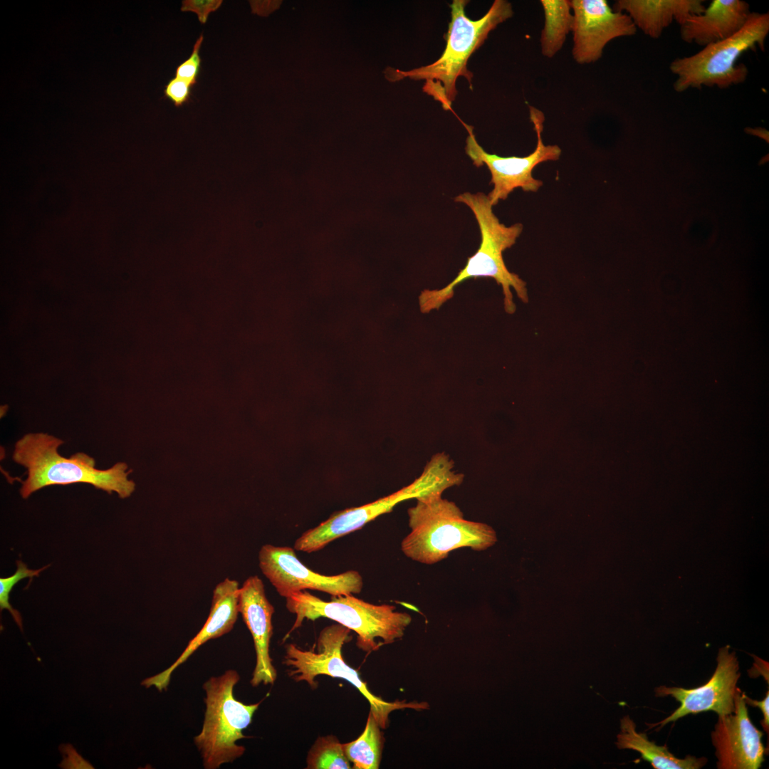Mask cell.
Here are the masks:
<instances>
[{"mask_svg":"<svg viewBox=\"0 0 769 769\" xmlns=\"http://www.w3.org/2000/svg\"><path fill=\"white\" fill-rule=\"evenodd\" d=\"M466 0H454L449 5L451 21L444 36L446 46L441 56L431 64L410 70L387 67L384 76L390 82L409 78L425 83L422 90L438 101L444 110L452 111L457 95L456 83L464 77L473 89V73L467 68L470 56L478 49L491 31L513 16L511 4L506 0H495L488 11L479 19L473 20L465 13Z\"/></svg>","mask_w":769,"mask_h":769,"instance_id":"obj_1","label":"cell"},{"mask_svg":"<svg viewBox=\"0 0 769 769\" xmlns=\"http://www.w3.org/2000/svg\"><path fill=\"white\" fill-rule=\"evenodd\" d=\"M63 440L46 433H28L15 445L13 461L26 469L27 477L21 481L20 494L28 498L46 486L83 483L109 494L116 493L121 498L135 491V483L128 479L127 466L118 462L105 470L95 466L94 458L78 452L68 458L58 453Z\"/></svg>","mask_w":769,"mask_h":769,"instance_id":"obj_2","label":"cell"},{"mask_svg":"<svg viewBox=\"0 0 769 769\" xmlns=\"http://www.w3.org/2000/svg\"><path fill=\"white\" fill-rule=\"evenodd\" d=\"M455 202L467 205L474 213L481 233V243L476 252L467 259L466 264L455 278L439 290H424L419 297L422 313L439 309L451 299L456 286L472 278H493L501 286L504 308L513 313L516 305L511 288L523 301L528 300L525 283L516 273L510 272L503 261V252L511 247L523 231L521 224L507 226L501 224L493 211V205L483 192H464L454 198Z\"/></svg>","mask_w":769,"mask_h":769,"instance_id":"obj_3","label":"cell"},{"mask_svg":"<svg viewBox=\"0 0 769 769\" xmlns=\"http://www.w3.org/2000/svg\"><path fill=\"white\" fill-rule=\"evenodd\" d=\"M441 495L434 493L419 498L408 509L411 531L401 543L407 558L433 565L446 559L452 550L470 548L482 551L496 543L492 527L465 519L457 505Z\"/></svg>","mask_w":769,"mask_h":769,"instance_id":"obj_4","label":"cell"},{"mask_svg":"<svg viewBox=\"0 0 769 769\" xmlns=\"http://www.w3.org/2000/svg\"><path fill=\"white\" fill-rule=\"evenodd\" d=\"M286 607L295 615L287 636L305 619L328 618L354 631L357 647L367 653L401 639L412 622L410 614L396 611L394 605L371 604L353 595L331 596V600L324 601L303 591L286 598Z\"/></svg>","mask_w":769,"mask_h":769,"instance_id":"obj_5","label":"cell"},{"mask_svg":"<svg viewBox=\"0 0 769 769\" xmlns=\"http://www.w3.org/2000/svg\"><path fill=\"white\" fill-rule=\"evenodd\" d=\"M768 33L769 14L751 12L744 26L731 36L691 56L674 59L669 69L676 76L674 90L681 93L703 86L726 89L744 83L749 70L737 61L746 51L757 48L764 51Z\"/></svg>","mask_w":769,"mask_h":769,"instance_id":"obj_6","label":"cell"},{"mask_svg":"<svg viewBox=\"0 0 769 769\" xmlns=\"http://www.w3.org/2000/svg\"><path fill=\"white\" fill-rule=\"evenodd\" d=\"M240 676L229 669L203 684L206 710L200 733L194 738L205 769H217L242 756L245 747L236 742L248 736L243 731L251 723L260 703L245 704L234 696Z\"/></svg>","mask_w":769,"mask_h":769,"instance_id":"obj_7","label":"cell"},{"mask_svg":"<svg viewBox=\"0 0 769 769\" xmlns=\"http://www.w3.org/2000/svg\"><path fill=\"white\" fill-rule=\"evenodd\" d=\"M350 631L338 623L334 624L321 630L315 649L303 650L293 644L286 645L283 664L290 668L289 676L297 682L305 681L312 689L317 687L315 678L319 675L347 681L368 701L370 712L381 728H387L389 715L394 710L427 708V703L387 702L371 693L359 673L343 659L342 649L350 639Z\"/></svg>","mask_w":769,"mask_h":769,"instance_id":"obj_8","label":"cell"},{"mask_svg":"<svg viewBox=\"0 0 769 769\" xmlns=\"http://www.w3.org/2000/svg\"><path fill=\"white\" fill-rule=\"evenodd\" d=\"M529 113L538 140L533 152L525 157H501L488 153L478 143L473 127L462 122L469 133L466 153L475 166L479 167L485 164L491 172L490 183L493 184V188L487 196L493 206L500 200L506 199L518 187L525 192H537L543 182L533 177V169L541 162L558 160L561 155L559 146L543 143L541 133L545 117L543 112L529 105Z\"/></svg>","mask_w":769,"mask_h":769,"instance_id":"obj_9","label":"cell"},{"mask_svg":"<svg viewBox=\"0 0 769 769\" xmlns=\"http://www.w3.org/2000/svg\"><path fill=\"white\" fill-rule=\"evenodd\" d=\"M259 567L277 592L286 599L305 590L325 592L331 596L359 594L363 587L361 575L348 570L325 575L309 569L287 546L263 545L258 553Z\"/></svg>","mask_w":769,"mask_h":769,"instance_id":"obj_10","label":"cell"},{"mask_svg":"<svg viewBox=\"0 0 769 769\" xmlns=\"http://www.w3.org/2000/svg\"><path fill=\"white\" fill-rule=\"evenodd\" d=\"M717 666L711 679L697 688L686 689L681 687L661 686L655 689L658 697L670 696L680 703L671 714L651 727H663L670 722L689 714L712 711L718 716L734 711V697L740 678L739 663L735 652L728 646L719 649Z\"/></svg>","mask_w":769,"mask_h":769,"instance_id":"obj_11","label":"cell"},{"mask_svg":"<svg viewBox=\"0 0 769 769\" xmlns=\"http://www.w3.org/2000/svg\"><path fill=\"white\" fill-rule=\"evenodd\" d=\"M570 5L573 14L572 56L579 64L597 61L610 41L637 33L630 17L613 10L606 0H570Z\"/></svg>","mask_w":769,"mask_h":769,"instance_id":"obj_12","label":"cell"},{"mask_svg":"<svg viewBox=\"0 0 769 769\" xmlns=\"http://www.w3.org/2000/svg\"><path fill=\"white\" fill-rule=\"evenodd\" d=\"M744 694L737 687L734 711L718 716L711 732L718 769H758L764 761L763 734L749 718Z\"/></svg>","mask_w":769,"mask_h":769,"instance_id":"obj_13","label":"cell"},{"mask_svg":"<svg viewBox=\"0 0 769 769\" xmlns=\"http://www.w3.org/2000/svg\"><path fill=\"white\" fill-rule=\"evenodd\" d=\"M429 490L425 479L417 477L408 486L387 496L334 513L316 527L303 533L295 540L294 548L308 553L318 551L332 541L360 529L381 515L391 512L399 503L426 496Z\"/></svg>","mask_w":769,"mask_h":769,"instance_id":"obj_14","label":"cell"},{"mask_svg":"<svg viewBox=\"0 0 769 769\" xmlns=\"http://www.w3.org/2000/svg\"><path fill=\"white\" fill-rule=\"evenodd\" d=\"M239 611L253 640L256 666L251 684H273L277 676L269 654L273 635L272 616L274 607L268 601L264 585L257 575L249 577L239 588Z\"/></svg>","mask_w":769,"mask_h":769,"instance_id":"obj_15","label":"cell"},{"mask_svg":"<svg viewBox=\"0 0 769 769\" xmlns=\"http://www.w3.org/2000/svg\"><path fill=\"white\" fill-rule=\"evenodd\" d=\"M239 582L226 578L218 583L213 591L209 614L199 632L189 642L187 646L177 660L162 672L148 677L141 685L149 688L155 686L159 691L166 690L169 684L173 671L202 644L210 639L220 637L232 630L239 614Z\"/></svg>","mask_w":769,"mask_h":769,"instance_id":"obj_16","label":"cell"},{"mask_svg":"<svg viewBox=\"0 0 769 769\" xmlns=\"http://www.w3.org/2000/svg\"><path fill=\"white\" fill-rule=\"evenodd\" d=\"M750 13L745 1L713 0L702 13L689 16L679 25L680 37L686 43L704 47L738 32Z\"/></svg>","mask_w":769,"mask_h":769,"instance_id":"obj_17","label":"cell"},{"mask_svg":"<svg viewBox=\"0 0 769 769\" xmlns=\"http://www.w3.org/2000/svg\"><path fill=\"white\" fill-rule=\"evenodd\" d=\"M705 8L702 0H617L612 7L627 14L637 28L652 38H659L673 21L680 25Z\"/></svg>","mask_w":769,"mask_h":769,"instance_id":"obj_18","label":"cell"},{"mask_svg":"<svg viewBox=\"0 0 769 769\" xmlns=\"http://www.w3.org/2000/svg\"><path fill=\"white\" fill-rule=\"evenodd\" d=\"M617 739L616 745L619 749L637 751L642 758L649 762L655 769H699L707 763L704 757L687 755L682 759L676 758L666 745L658 746L650 741L645 733L637 731L636 725L629 716L621 719L620 733Z\"/></svg>","mask_w":769,"mask_h":769,"instance_id":"obj_19","label":"cell"},{"mask_svg":"<svg viewBox=\"0 0 769 769\" xmlns=\"http://www.w3.org/2000/svg\"><path fill=\"white\" fill-rule=\"evenodd\" d=\"M540 4L544 13L540 51L543 56L551 58L562 49L572 32L573 14L570 0H540Z\"/></svg>","mask_w":769,"mask_h":769,"instance_id":"obj_20","label":"cell"},{"mask_svg":"<svg viewBox=\"0 0 769 769\" xmlns=\"http://www.w3.org/2000/svg\"><path fill=\"white\" fill-rule=\"evenodd\" d=\"M380 727L370 712L362 733L355 741L343 743L344 753L354 769H377L384 743Z\"/></svg>","mask_w":769,"mask_h":769,"instance_id":"obj_21","label":"cell"},{"mask_svg":"<svg viewBox=\"0 0 769 769\" xmlns=\"http://www.w3.org/2000/svg\"><path fill=\"white\" fill-rule=\"evenodd\" d=\"M308 769H350L342 744L334 736L319 737L310 749L306 759Z\"/></svg>","mask_w":769,"mask_h":769,"instance_id":"obj_22","label":"cell"},{"mask_svg":"<svg viewBox=\"0 0 769 769\" xmlns=\"http://www.w3.org/2000/svg\"><path fill=\"white\" fill-rule=\"evenodd\" d=\"M17 570L16 572L7 577L0 578V610H7L11 614L14 621L22 631V619L21 614L12 607L9 603V594L14 585L23 578L37 577L48 567V565L38 570L28 569L21 560L16 562Z\"/></svg>","mask_w":769,"mask_h":769,"instance_id":"obj_23","label":"cell"},{"mask_svg":"<svg viewBox=\"0 0 769 769\" xmlns=\"http://www.w3.org/2000/svg\"><path fill=\"white\" fill-rule=\"evenodd\" d=\"M204 40L203 34L197 39L193 51L190 56L180 63L176 68L175 77L183 79L189 83L192 86L198 82V78L201 72L202 59L199 51Z\"/></svg>","mask_w":769,"mask_h":769,"instance_id":"obj_24","label":"cell"},{"mask_svg":"<svg viewBox=\"0 0 769 769\" xmlns=\"http://www.w3.org/2000/svg\"><path fill=\"white\" fill-rule=\"evenodd\" d=\"M192 87L187 81L174 77L165 85L164 95L176 107H182L190 102Z\"/></svg>","mask_w":769,"mask_h":769,"instance_id":"obj_25","label":"cell"},{"mask_svg":"<svg viewBox=\"0 0 769 769\" xmlns=\"http://www.w3.org/2000/svg\"><path fill=\"white\" fill-rule=\"evenodd\" d=\"M222 3V0H184L180 10L195 13L199 21L205 24L209 14L218 10Z\"/></svg>","mask_w":769,"mask_h":769,"instance_id":"obj_26","label":"cell"},{"mask_svg":"<svg viewBox=\"0 0 769 769\" xmlns=\"http://www.w3.org/2000/svg\"><path fill=\"white\" fill-rule=\"evenodd\" d=\"M64 748L59 747L63 754L68 755L64 758L60 766L64 768H93L92 765L85 760L70 745H63Z\"/></svg>","mask_w":769,"mask_h":769,"instance_id":"obj_27","label":"cell"},{"mask_svg":"<svg viewBox=\"0 0 769 769\" xmlns=\"http://www.w3.org/2000/svg\"><path fill=\"white\" fill-rule=\"evenodd\" d=\"M744 699L746 704L752 706L758 707L763 713V720L760 722L764 731L768 733L769 731V691H767L764 699L762 701H757L752 699L747 696L744 694Z\"/></svg>","mask_w":769,"mask_h":769,"instance_id":"obj_28","label":"cell"}]
</instances>
